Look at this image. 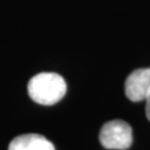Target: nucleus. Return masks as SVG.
Listing matches in <instances>:
<instances>
[{
  "instance_id": "f257e3e1",
  "label": "nucleus",
  "mask_w": 150,
  "mask_h": 150,
  "mask_svg": "<svg viewBox=\"0 0 150 150\" xmlns=\"http://www.w3.org/2000/svg\"><path fill=\"white\" fill-rule=\"evenodd\" d=\"M67 92L66 81L56 72H41L32 77L28 83V93L35 102L52 106L60 101Z\"/></svg>"
},
{
  "instance_id": "f03ea898",
  "label": "nucleus",
  "mask_w": 150,
  "mask_h": 150,
  "mask_svg": "<svg viewBox=\"0 0 150 150\" xmlns=\"http://www.w3.org/2000/svg\"><path fill=\"white\" fill-rule=\"evenodd\" d=\"M99 140L106 149L126 150L132 144V129L123 120H111L102 126Z\"/></svg>"
},
{
  "instance_id": "7ed1b4c3",
  "label": "nucleus",
  "mask_w": 150,
  "mask_h": 150,
  "mask_svg": "<svg viewBox=\"0 0 150 150\" xmlns=\"http://www.w3.org/2000/svg\"><path fill=\"white\" fill-rule=\"evenodd\" d=\"M150 90V68L134 70L125 82V92L129 100L134 102L145 100Z\"/></svg>"
},
{
  "instance_id": "20e7f679",
  "label": "nucleus",
  "mask_w": 150,
  "mask_h": 150,
  "mask_svg": "<svg viewBox=\"0 0 150 150\" xmlns=\"http://www.w3.org/2000/svg\"><path fill=\"white\" fill-rule=\"evenodd\" d=\"M8 150H56L51 141L39 134H26L11 140Z\"/></svg>"
},
{
  "instance_id": "39448f33",
  "label": "nucleus",
  "mask_w": 150,
  "mask_h": 150,
  "mask_svg": "<svg viewBox=\"0 0 150 150\" xmlns=\"http://www.w3.org/2000/svg\"><path fill=\"white\" fill-rule=\"evenodd\" d=\"M145 100H146V116H147V119L150 121V90L147 93V97H146Z\"/></svg>"
}]
</instances>
